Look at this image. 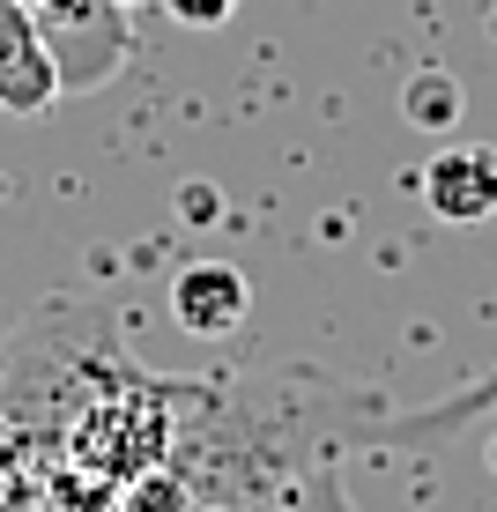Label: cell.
<instances>
[{
  "instance_id": "6da1fadb",
  "label": "cell",
  "mask_w": 497,
  "mask_h": 512,
  "mask_svg": "<svg viewBox=\"0 0 497 512\" xmlns=\"http://www.w3.org/2000/svg\"><path fill=\"white\" fill-rule=\"evenodd\" d=\"M67 453H75L82 475H104V483L156 475L171 453V394L164 386H141V379H127L119 394H97L90 409L67 423Z\"/></svg>"
},
{
  "instance_id": "7a4b0ae2",
  "label": "cell",
  "mask_w": 497,
  "mask_h": 512,
  "mask_svg": "<svg viewBox=\"0 0 497 512\" xmlns=\"http://www.w3.org/2000/svg\"><path fill=\"white\" fill-rule=\"evenodd\" d=\"M23 8L38 15L67 90H97V82L119 75V60H127V45H134L119 0H23Z\"/></svg>"
},
{
  "instance_id": "3957f363",
  "label": "cell",
  "mask_w": 497,
  "mask_h": 512,
  "mask_svg": "<svg viewBox=\"0 0 497 512\" xmlns=\"http://www.w3.org/2000/svg\"><path fill=\"white\" fill-rule=\"evenodd\" d=\"M67 97L60 60H52L38 15L23 0H0V112L8 119H45L52 104Z\"/></svg>"
},
{
  "instance_id": "277c9868",
  "label": "cell",
  "mask_w": 497,
  "mask_h": 512,
  "mask_svg": "<svg viewBox=\"0 0 497 512\" xmlns=\"http://www.w3.org/2000/svg\"><path fill=\"white\" fill-rule=\"evenodd\" d=\"M423 201L438 223H490L497 216V149L490 141H446L423 164Z\"/></svg>"
},
{
  "instance_id": "5b68a950",
  "label": "cell",
  "mask_w": 497,
  "mask_h": 512,
  "mask_svg": "<svg viewBox=\"0 0 497 512\" xmlns=\"http://www.w3.org/2000/svg\"><path fill=\"white\" fill-rule=\"evenodd\" d=\"M245 312H253V282L230 268V260H186V268L171 275V320H179L193 342L238 334Z\"/></svg>"
},
{
  "instance_id": "8992f818",
  "label": "cell",
  "mask_w": 497,
  "mask_h": 512,
  "mask_svg": "<svg viewBox=\"0 0 497 512\" xmlns=\"http://www.w3.org/2000/svg\"><path fill=\"white\" fill-rule=\"evenodd\" d=\"M401 112H408V127H423V134H453V119H460V82L453 75H416L401 90Z\"/></svg>"
},
{
  "instance_id": "52a82bcc",
  "label": "cell",
  "mask_w": 497,
  "mask_h": 512,
  "mask_svg": "<svg viewBox=\"0 0 497 512\" xmlns=\"http://www.w3.org/2000/svg\"><path fill=\"white\" fill-rule=\"evenodd\" d=\"M127 512H193V490L171 468H156V475H141V483L127 490Z\"/></svg>"
},
{
  "instance_id": "ba28073f",
  "label": "cell",
  "mask_w": 497,
  "mask_h": 512,
  "mask_svg": "<svg viewBox=\"0 0 497 512\" xmlns=\"http://www.w3.org/2000/svg\"><path fill=\"white\" fill-rule=\"evenodd\" d=\"M290 512H357V498L342 490V475H334V468H312L305 483L290 490Z\"/></svg>"
},
{
  "instance_id": "9c48e42d",
  "label": "cell",
  "mask_w": 497,
  "mask_h": 512,
  "mask_svg": "<svg viewBox=\"0 0 497 512\" xmlns=\"http://www.w3.org/2000/svg\"><path fill=\"white\" fill-rule=\"evenodd\" d=\"M164 15L186 23V30H223L230 15H238V0H164Z\"/></svg>"
},
{
  "instance_id": "30bf717a",
  "label": "cell",
  "mask_w": 497,
  "mask_h": 512,
  "mask_svg": "<svg viewBox=\"0 0 497 512\" xmlns=\"http://www.w3.org/2000/svg\"><path fill=\"white\" fill-rule=\"evenodd\" d=\"M119 8H127V15H134V8H149V0H119Z\"/></svg>"
}]
</instances>
